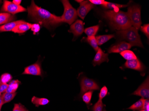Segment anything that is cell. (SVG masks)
Listing matches in <instances>:
<instances>
[{"instance_id": "6da1fadb", "label": "cell", "mask_w": 149, "mask_h": 111, "mask_svg": "<svg viewBox=\"0 0 149 111\" xmlns=\"http://www.w3.org/2000/svg\"><path fill=\"white\" fill-rule=\"evenodd\" d=\"M28 16L31 21L37 22L48 30L56 27L62 23L61 17L55 15L38 7L33 1L28 7Z\"/></svg>"}, {"instance_id": "7a4b0ae2", "label": "cell", "mask_w": 149, "mask_h": 111, "mask_svg": "<svg viewBox=\"0 0 149 111\" xmlns=\"http://www.w3.org/2000/svg\"><path fill=\"white\" fill-rule=\"evenodd\" d=\"M101 15L108 21L112 30H121L132 26L127 12L120 10H104L101 12Z\"/></svg>"}, {"instance_id": "3957f363", "label": "cell", "mask_w": 149, "mask_h": 111, "mask_svg": "<svg viewBox=\"0 0 149 111\" xmlns=\"http://www.w3.org/2000/svg\"><path fill=\"white\" fill-rule=\"evenodd\" d=\"M116 36L119 40L127 41L132 46L144 48L138 30L134 27L131 26L125 30L118 31L116 32Z\"/></svg>"}, {"instance_id": "277c9868", "label": "cell", "mask_w": 149, "mask_h": 111, "mask_svg": "<svg viewBox=\"0 0 149 111\" xmlns=\"http://www.w3.org/2000/svg\"><path fill=\"white\" fill-rule=\"evenodd\" d=\"M61 1L64 7V12L61 17L62 21L72 25L77 18V10L73 7L69 1L62 0Z\"/></svg>"}, {"instance_id": "5b68a950", "label": "cell", "mask_w": 149, "mask_h": 111, "mask_svg": "<svg viewBox=\"0 0 149 111\" xmlns=\"http://www.w3.org/2000/svg\"><path fill=\"white\" fill-rule=\"evenodd\" d=\"M127 13L132 26L137 30H139L142 24L140 6L136 5L130 6L128 7Z\"/></svg>"}, {"instance_id": "8992f818", "label": "cell", "mask_w": 149, "mask_h": 111, "mask_svg": "<svg viewBox=\"0 0 149 111\" xmlns=\"http://www.w3.org/2000/svg\"><path fill=\"white\" fill-rule=\"evenodd\" d=\"M80 92L79 96L82 97L83 94L89 91L100 90V87L97 83L93 79H89L83 76L80 81Z\"/></svg>"}, {"instance_id": "52a82bcc", "label": "cell", "mask_w": 149, "mask_h": 111, "mask_svg": "<svg viewBox=\"0 0 149 111\" xmlns=\"http://www.w3.org/2000/svg\"><path fill=\"white\" fill-rule=\"evenodd\" d=\"M1 11L12 14H15L16 13L26 11V10L22 6L15 5L13 2L4 1Z\"/></svg>"}, {"instance_id": "ba28073f", "label": "cell", "mask_w": 149, "mask_h": 111, "mask_svg": "<svg viewBox=\"0 0 149 111\" xmlns=\"http://www.w3.org/2000/svg\"><path fill=\"white\" fill-rule=\"evenodd\" d=\"M120 68L122 69L129 68L143 73L146 69V67L139 59L127 61Z\"/></svg>"}, {"instance_id": "9c48e42d", "label": "cell", "mask_w": 149, "mask_h": 111, "mask_svg": "<svg viewBox=\"0 0 149 111\" xmlns=\"http://www.w3.org/2000/svg\"><path fill=\"white\" fill-rule=\"evenodd\" d=\"M132 95L139 96L145 99L149 98V76L139 86Z\"/></svg>"}, {"instance_id": "30bf717a", "label": "cell", "mask_w": 149, "mask_h": 111, "mask_svg": "<svg viewBox=\"0 0 149 111\" xmlns=\"http://www.w3.org/2000/svg\"><path fill=\"white\" fill-rule=\"evenodd\" d=\"M94 7V5L92 4L89 1H83L80 3V6L78 8L77 13L78 16L82 20H84L85 17L92 9Z\"/></svg>"}, {"instance_id": "8fae6325", "label": "cell", "mask_w": 149, "mask_h": 111, "mask_svg": "<svg viewBox=\"0 0 149 111\" xmlns=\"http://www.w3.org/2000/svg\"><path fill=\"white\" fill-rule=\"evenodd\" d=\"M84 31V24L82 21L77 20L71 25L68 32L73 33L74 39L77 38L83 33Z\"/></svg>"}, {"instance_id": "7c38bea8", "label": "cell", "mask_w": 149, "mask_h": 111, "mask_svg": "<svg viewBox=\"0 0 149 111\" xmlns=\"http://www.w3.org/2000/svg\"><path fill=\"white\" fill-rule=\"evenodd\" d=\"M132 46L128 42L122 41L112 45L108 48L109 53H120L122 52L129 50Z\"/></svg>"}, {"instance_id": "4fadbf2b", "label": "cell", "mask_w": 149, "mask_h": 111, "mask_svg": "<svg viewBox=\"0 0 149 111\" xmlns=\"http://www.w3.org/2000/svg\"><path fill=\"white\" fill-rule=\"evenodd\" d=\"M108 56L109 54L108 53H104L101 48H99L93 61V64L94 66L100 65L101 63L104 62H108L109 61Z\"/></svg>"}, {"instance_id": "5bb4252c", "label": "cell", "mask_w": 149, "mask_h": 111, "mask_svg": "<svg viewBox=\"0 0 149 111\" xmlns=\"http://www.w3.org/2000/svg\"><path fill=\"white\" fill-rule=\"evenodd\" d=\"M22 74L42 76V70L38 62L26 67Z\"/></svg>"}, {"instance_id": "9a60e30c", "label": "cell", "mask_w": 149, "mask_h": 111, "mask_svg": "<svg viewBox=\"0 0 149 111\" xmlns=\"http://www.w3.org/2000/svg\"><path fill=\"white\" fill-rule=\"evenodd\" d=\"M25 22V21H23L22 20H19V21L6 23L0 26V32L11 31H12L17 26H18L19 24L24 23Z\"/></svg>"}, {"instance_id": "2e32d148", "label": "cell", "mask_w": 149, "mask_h": 111, "mask_svg": "<svg viewBox=\"0 0 149 111\" xmlns=\"http://www.w3.org/2000/svg\"><path fill=\"white\" fill-rule=\"evenodd\" d=\"M32 25L33 24L31 23L25 22L24 23L19 24L18 26H17L12 31L15 33H19V34L24 33L27 31L31 29Z\"/></svg>"}, {"instance_id": "e0dca14e", "label": "cell", "mask_w": 149, "mask_h": 111, "mask_svg": "<svg viewBox=\"0 0 149 111\" xmlns=\"http://www.w3.org/2000/svg\"><path fill=\"white\" fill-rule=\"evenodd\" d=\"M129 4L127 5H120V4H116V3H111V2H106V4L101 6L102 8L105 10H113L114 11H118L120 9L129 6Z\"/></svg>"}, {"instance_id": "ac0fdd59", "label": "cell", "mask_w": 149, "mask_h": 111, "mask_svg": "<svg viewBox=\"0 0 149 111\" xmlns=\"http://www.w3.org/2000/svg\"><path fill=\"white\" fill-rule=\"evenodd\" d=\"M15 16L10 13L7 12L0 13V25L9 23L10 21L15 20Z\"/></svg>"}, {"instance_id": "d6986e66", "label": "cell", "mask_w": 149, "mask_h": 111, "mask_svg": "<svg viewBox=\"0 0 149 111\" xmlns=\"http://www.w3.org/2000/svg\"><path fill=\"white\" fill-rule=\"evenodd\" d=\"M115 37L114 34H109L104 35H99L96 37V40L98 46H101L107 42L112 38Z\"/></svg>"}, {"instance_id": "ffe728a7", "label": "cell", "mask_w": 149, "mask_h": 111, "mask_svg": "<svg viewBox=\"0 0 149 111\" xmlns=\"http://www.w3.org/2000/svg\"><path fill=\"white\" fill-rule=\"evenodd\" d=\"M31 102L38 107L39 106L47 105L50 102V101L47 98H38L37 97H33L32 98Z\"/></svg>"}, {"instance_id": "44dd1931", "label": "cell", "mask_w": 149, "mask_h": 111, "mask_svg": "<svg viewBox=\"0 0 149 111\" xmlns=\"http://www.w3.org/2000/svg\"><path fill=\"white\" fill-rule=\"evenodd\" d=\"M20 84H21V82L19 81L18 80L11 81L9 84L8 88L6 89V92L15 93Z\"/></svg>"}, {"instance_id": "7402d4cb", "label": "cell", "mask_w": 149, "mask_h": 111, "mask_svg": "<svg viewBox=\"0 0 149 111\" xmlns=\"http://www.w3.org/2000/svg\"><path fill=\"white\" fill-rule=\"evenodd\" d=\"M84 41L87 42L90 46H91L96 52L99 49V47L95 37H88L87 38H84Z\"/></svg>"}, {"instance_id": "603a6c76", "label": "cell", "mask_w": 149, "mask_h": 111, "mask_svg": "<svg viewBox=\"0 0 149 111\" xmlns=\"http://www.w3.org/2000/svg\"><path fill=\"white\" fill-rule=\"evenodd\" d=\"M120 55L127 61H130V60L138 59L135 53L133 51L130 50H127L120 52Z\"/></svg>"}, {"instance_id": "cb8c5ba5", "label": "cell", "mask_w": 149, "mask_h": 111, "mask_svg": "<svg viewBox=\"0 0 149 111\" xmlns=\"http://www.w3.org/2000/svg\"><path fill=\"white\" fill-rule=\"evenodd\" d=\"M99 25L93 26L87 28L84 30V32L88 37L95 36L99 30Z\"/></svg>"}, {"instance_id": "d4e9b609", "label": "cell", "mask_w": 149, "mask_h": 111, "mask_svg": "<svg viewBox=\"0 0 149 111\" xmlns=\"http://www.w3.org/2000/svg\"><path fill=\"white\" fill-rule=\"evenodd\" d=\"M16 92L15 93H9V92H5L2 94V99L3 101V105L7 103L10 102L12 100L15 98Z\"/></svg>"}, {"instance_id": "484cf974", "label": "cell", "mask_w": 149, "mask_h": 111, "mask_svg": "<svg viewBox=\"0 0 149 111\" xmlns=\"http://www.w3.org/2000/svg\"><path fill=\"white\" fill-rule=\"evenodd\" d=\"M143 98H141L140 100L134 103L133 105H132L129 108H128L127 109L134 110V111L142 110L143 107Z\"/></svg>"}, {"instance_id": "4316f807", "label": "cell", "mask_w": 149, "mask_h": 111, "mask_svg": "<svg viewBox=\"0 0 149 111\" xmlns=\"http://www.w3.org/2000/svg\"><path fill=\"white\" fill-rule=\"evenodd\" d=\"M93 92V91H89L84 93L82 96L83 101L88 106L91 105V101L92 100Z\"/></svg>"}, {"instance_id": "83f0119b", "label": "cell", "mask_w": 149, "mask_h": 111, "mask_svg": "<svg viewBox=\"0 0 149 111\" xmlns=\"http://www.w3.org/2000/svg\"><path fill=\"white\" fill-rule=\"evenodd\" d=\"M105 105L103 103L102 101L99 100L97 103L91 108L93 111H103Z\"/></svg>"}, {"instance_id": "f1b7e54d", "label": "cell", "mask_w": 149, "mask_h": 111, "mask_svg": "<svg viewBox=\"0 0 149 111\" xmlns=\"http://www.w3.org/2000/svg\"><path fill=\"white\" fill-rule=\"evenodd\" d=\"M12 79V77L9 73H4L2 74L0 78V81L3 83L7 84V83L11 81Z\"/></svg>"}, {"instance_id": "f546056e", "label": "cell", "mask_w": 149, "mask_h": 111, "mask_svg": "<svg viewBox=\"0 0 149 111\" xmlns=\"http://www.w3.org/2000/svg\"><path fill=\"white\" fill-rule=\"evenodd\" d=\"M108 93V90L107 88L105 86L103 87L100 90V92L99 94V100H102L103 99L107 96Z\"/></svg>"}, {"instance_id": "4dcf8cb0", "label": "cell", "mask_w": 149, "mask_h": 111, "mask_svg": "<svg viewBox=\"0 0 149 111\" xmlns=\"http://www.w3.org/2000/svg\"><path fill=\"white\" fill-rule=\"evenodd\" d=\"M140 30L147 37L148 40L149 38V24H145L143 26L140 27Z\"/></svg>"}, {"instance_id": "1f68e13d", "label": "cell", "mask_w": 149, "mask_h": 111, "mask_svg": "<svg viewBox=\"0 0 149 111\" xmlns=\"http://www.w3.org/2000/svg\"><path fill=\"white\" fill-rule=\"evenodd\" d=\"M13 111H29L21 103H15Z\"/></svg>"}, {"instance_id": "d6a6232c", "label": "cell", "mask_w": 149, "mask_h": 111, "mask_svg": "<svg viewBox=\"0 0 149 111\" xmlns=\"http://www.w3.org/2000/svg\"><path fill=\"white\" fill-rule=\"evenodd\" d=\"M89 1L93 5H101L103 6L106 4L107 1L104 0H89Z\"/></svg>"}, {"instance_id": "836d02e7", "label": "cell", "mask_w": 149, "mask_h": 111, "mask_svg": "<svg viewBox=\"0 0 149 111\" xmlns=\"http://www.w3.org/2000/svg\"><path fill=\"white\" fill-rule=\"evenodd\" d=\"M9 84H5L0 81V93L6 92V89L8 88Z\"/></svg>"}, {"instance_id": "e575fe53", "label": "cell", "mask_w": 149, "mask_h": 111, "mask_svg": "<svg viewBox=\"0 0 149 111\" xmlns=\"http://www.w3.org/2000/svg\"><path fill=\"white\" fill-rule=\"evenodd\" d=\"M31 30L33 32V34H36L40 31V26L37 24H33Z\"/></svg>"}, {"instance_id": "d590c367", "label": "cell", "mask_w": 149, "mask_h": 111, "mask_svg": "<svg viewBox=\"0 0 149 111\" xmlns=\"http://www.w3.org/2000/svg\"><path fill=\"white\" fill-rule=\"evenodd\" d=\"M143 109H146L149 111V99H144L143 107Z\"/></svg>"}, {"instance_id": "8d00e7d4", "label": "cell", "mask_w": 149, "mask_h": 111, "mask_svg": "<svg viewBox=\"0 0 149 111\" xmlns=\"http://www.w3.org/2000/svg\"><path fill=\"white\" fill-rule=\"evenodd\" d=\"M3 105V101L2 99V94L0 93V111H1V108H2V105Z\"/></svg>"}, {"instance_id": "74e56055", "label": "cell", "mask_w": 149, "mask_h": 111, "mask_svg": "<svg viewBox=\"0 0 149 111\" xmlns=\"http://www.w3.org/2000/svg\"><path fill=\"white\" fill-rule=\"evenodd\" d=\"M22 1L21 0H13V3L15 4V5H17V6H20V4L21 3Z\"/></svg>"}, {"instance_id": "f35d334b", "label": "cell", "mask_w": 149, "mask_h": 111, "mask_svg": "<svg viewBox=\"0 0 149 111\" xmlns=\"http://www.w3.org/2000/svg\"><path fill=\"white\" fill-rule=\"evenodd\" d=\"M77 1V2H79V3H81V2H82L83 1H82V0H81V1Z\"/></svg>"}, {"instance_id": "ab89813d", "label": "cell", "mask_w": 149, "mask_h": 111, "mask_svg": "<svg viewBox=\"0 0 149 111\" xmlns=\"http://www.w3.org/2000/svg\"><path fill=\"white\" fill-rule=\"evenodd\" d=\"M139 111H147V110H146V109H142V110H139Z\"/></svg>"}, {"instance_id": "60d3db41", "label": "cell", "mask_w": 149, "mask_h": 111, "mask_svg": "<svg viewBox=\"0 0 149 111\" xmlns=\"http://www.w3.org/2000/svg\"><path fill=\"white\" fill-rule=\"evenodd\" d=\"M103 111H106V109H105V108H104Z\"/></svg>"}]
</instances>
